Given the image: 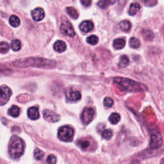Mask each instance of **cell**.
<instances>
[{"label": "cell", "mask_w": 164, "mask_h": 164, "mask_svg": "<svg viewBox=\"0 0 164 164\" xmlns=\"http://www.w3.org/2000/svg\"><path fill=\"white\" fill-rule=\"evenodd\" d=\"M99 41V39L96 35H91L87 38V42L91 45H96Z\"/></svg>", "instance_id": "f1b7e54d"}, {"label": "cell", "mask_w": 164, "mask_h": 164, "mask_svg": "<svg viewBox=\"0 0 164 164\" xmlns=\"http://www.w3.org/2000/svg\"><path fill=\"white\" fill-rule=\"evenodd\" d=\"M53 48L57 52L62 53L66 49V45H65V43L62 40H57L54 44Z\"/></svg>", "instance_id": "5bb4252c"}, {"label": "cell", "mask_w": 164, "mask_h": 164, "mask_svg": "<svg viewBox=\"0 0 164 164\" xmlns=\"http://www.w3.org/2000/svg\"><path fill=\"white\" fill-rule=\"evenodd\" d=\"M43 117L46 121L50 123H56L60 120V115L51 110H45L43 111Z\"/></svg>", "instance_id": "ba28073f"}, {"label": "cell", "mask_w": 164, "mask_h": 164, "mask_svg": "<svg viewBox=\"0 0 164 164\" xmlns=\"http://www.w3.org/2000/svg\"><path fill=\"white\" fill-rule=\"evenodd\" d=\"M47 162L49 164H55L57 162V158L54 155H49L47 158Z\"/></svg>", "instance_id": "d6a6232c"}, {"label": "cell", "mask_w": 164, "mask_h": 164, "mask_svg": "<svg viewBox=\"0 0 164 164\" xmlns=\"http://www.w3.org/2000/svg\"><path fill=\"white\" fill-rule=\"evenodd\" d=\"M114 3V2H113L112 0H100V1L97 2V5L101 8L105 9L110 5L113 4Z\"/></svg>", "instance_id": "44dd1931"}, {"label": "cell", "mask_w": 164, "mask_h": 164, "mask_svg": "<svg viewBox=\"0 0 164 164\" xmlns=\"http://www.w3.org/2000/svg\"><path fill=\"white\" fill-rule=\"evenodd\" d=\"M94 28V24L91 21H83L80 25V29L81 31L88 33L91 31Z\"/></svg>", "instance_id": "7c38bea8"}, {"label": "cell", "mask_w": 164, "mask_h": 164, "mask_svg": "<svg viewBox=\"0 0 164 164\" xmlns=\"http://www.w3.org/2000/svg\"><path fill=\"white\" fill-rule=\"evenodd\" d=\"M74 135V129L68 126L61 127L58 132L59 138L64 142H70L72 140Z\"/></svg>", "instance_id": "277c9868"}, {"label": "cell", "mask_w": 164, "mask_h": 164, "mask_svg": "<svg viewBox=\"0 0 164 164\" xmlns=\"http://www.w3.org/2000/svg\"><path fill=\"white\" fill-rule=\"evenodd\" d=\"M141 34L143 35V38L146 40H151L154 38V34L152 31L149 30H143L141 32Z\"/></svg>", "instance_id": "e0dca14e"}, {"label": "cell", "mask_w": 164, "mask_h": 164, "mask_svg": "<svg viewBox=\"0 0 164 164\" xmlns=\"http://www.w3.org/2000/svg\"><path fill=\"white\" fill-rule=\"evenodd\" d=\"M60 30L62 34L65 35H68L71 37H73L75 35L73 27L68 20H65L62 22Z\"/></svg>", "instance_id": "8992f818"}, {"label": "cell", "mask_w": 164, "mask_h": 164, "mask_svg": "<svg viewBox=\"0 0 164 164\" xmlns=\"http://www.w3.org/2000/svg\"><path fill=\"white\" fill-rule=\"evenodd\" d=\"M112 135H113V133L112 132V130L110 129H105L101 134L102 137L105 140H110L112 138Z\"/></svg>", "instance_id": "4316f807"}, {"label": "cell", "mask_w": 164, "mask_h": 164, "mask_svg": "<svg viewBox=\"0 0 164 164\" xmlns=\"http://www.w3.org/2000/svg\"><path fill=\"white\" fill-rule=\"evenodd\" d=\"M15 66L17 68H26L34 66L40 68H53L56 65V62L53 60H49L41 58H28L24 60H19L14 63Z\"/></svg>", "instance_id": "6da1fadb"}, {"label": "cell", "mask_w": 164, "mask_h": 164, "mask_svg": "<svg viewBox=\"0 0 164 164\" xmlns=\"http://www.w3.org/2000/svg\"><path fill=\"white\" fill-rule=\"evenodd\" d=\"M78 145L79 146L83 149H85L87 148H88L90 146V142L89 140H78Z\"/></svg>", "instance_id": "f546056e"}, {"label": "cell", "mask_w": 164, "mask_h": 164, "mask_svg": "<svg viewBox=\"0 0 164 164\" xmlns=\"http://www.w3.org/2000/svg\"><path fill=\"white\" fill-rule=\"evenodd\" d=\"M94 110L91 107H86L81 116L82 121L83 124H89L94 118Z\"/></svg>", "instance_id": "52a82bcc"}, {"label": "cell", "mask_w": 164, "mask_h": 164, "mask_svg": "<svg viewBox=\"0 0 164 164\" xmlns=\"http://www.w3.org/2000/svg\"><path fill=\"white\" fill-rule=\"evenodd\" d=\"M67 98L71 101H78L80 100L81 94L78 91H74L72 89L68 90L66 92Z\"/></svg>", "instance_id": "8fae6325"}, {"label": "cell", "mask_w": 164, "mask_h": 164, "mask_svg": "<svg viewBox=\"0 0 164 164\" xmlns=\"http://www.w3.org/2000/svg\"><path fill=\"white\" fill-rule=\"evenodd\" d=\"M126 41L123 39H117L113 42V46L115 49H122L124 48Z\"/></svg>", "instance_id": "9a60e30c"}, {"label": "cell", "mask_w": 164, "mask_h": 164, "mask_svg": "<svg viewBox=\"0 0 164 164\" xmlns=\"http://www.w3.org/2000/svg\"><path fill=\"white\" fill-rule=\"evenodd\" d=\"M129 63V59L126 55H122L120 57L119 66V68H125Z\"/></svg>", "instance_id": "d4e9b609"}, {"label": "cell", "mask_w": 164, "mask_h": 164, "mask_svg": "<svg viewBox=\"0 0 164 164\" xmlns=\"http://www.w3.org/2000/svg\"><path fill=\"white\" fill-rule=\"evenodd\" d=\"M120 119H121V116L117 113H112L109 117V121L113 124H117L119 122Z\"/></svg>", "instance_id": "603a6c76"}, {"label": "cell", "mask_w": 164, "mask_h": 164, "mask_svg": "<svg viewBox=\"0 0 164 164\" xmlns=\"http://www.w3.org/2000/svg\"><path fill=\"white\" fill-rule=\"evenodd\" d=\"M150 139V148L152 149H157L161 147L163 144L162 137L159 131H152Z\"/></svg>", "instance_id": "5b68a950"}, {"label": "cell", "mask_w": 164, "mask_h": 164, "mask_svg": "<svg viewBox=\"0 0 164 164\" xmlns=\"http://www.w3.org/2000/svg\"><path fill=\"white\" fill-rule=\"evenodd\" d=\"M103 104L105 105V107L106 108H110L112 107L113 104H114V100L112 99V98L107 97L106 98H105L104 101H103Z\"/></svg>", "instance_id": "4dcf8cb0"}, {"label": "cell", "mask_w": 164, "mask_h": 164, "mask_svg": "<svg viewBox=\"0 0 164 164\" xmlns=\"http://www.w3.org/2000/svg\"><path fill=\"white\" fill-rule=\"evenodd\" d=\"M92 3V0H81V3L85 7H89Z\"/></svg>", "instance_id": "836d02e7"}, {"label": "cell", "mask_w": 164, "mask_h": 164, "mask_svg": "<svg viewBox=\"0 0 164 164\" xmlns=\"http://www.w3.org/2000/svg\"><path fill=\"white\" fill-rule=\"evenodd\" d=\"M140 6L138 3H134L131 4L129 9V14L130 16H134L137 14V12L140 10Z\"/></svg>", "instance_id": "ac0fdd59"}, {"label": "cell", "mask_w": 164, "mask_h": 164, "mask_svg": "<svg viewBox=\"0 0 164 164\" xmlns=\"http://www.w3.org/2000/svg\"><path fill=\"white\" fill-rule=\"evenodd\" d=\"M24 149L25 145L23 140L16 135L11 137L8 145V152L11 157L14 159L19 158L23 155Z\"/></svg>", "instance_id": "3957f363"}, {"label": "cell", "mask_w": 164, "mask_h": 164, "mask_svg": "<svg viewBox=\"0 0 164 164\" xmlns=\"http://www.w3.org/2000/svg\"><path fill=\"white\" fill-rule=\"evenodd\" d=\"M28 115L31 120H37L39 117V112L38 108L35 106L30 108L28 110Z\"/></svg>", "instance_id": "4fadbf2b"}, {"label": "cell", "mask_w": 164, "mask_h": 164, "mask_svg": "<svg viewBox=\"0 0 164 164\" xmlns=\"http://www.w3.org/2000/svg\"><path fill=\"white\" fill-rule=\"evenodd\" d=\"M141 1H143V2L145 3L146 5H155L156 3H154V1L157 2V0H141Z\"/></svg>", "instance_id": "e575fe53"}, {"label": "cell", "mask_w": 164, "mask_h": 164, "mask_svg": "<svg viewBox=\"0 0 164 164\" xmlns=\"http://www.w3.org/2000/svg\"><path fill=\"white\" fill-rule=\"evenodd\" d=\"M66 11H67V13L73 18L74 19H78V17H79V14L78 12H77V10H76L74 7H69L66 8Z\"/></svg>", "instance_id": "ffe728a7"}, {"label": "cell", "mask_w": 164, "mask_h": 164, "mask_svg": "<svg viewBox=\"0 0 164 164\" xmlns=\"http://www.w3.org/2000/svg\"><path fill=\"white\" fill-rule=\"evenodd\" d=\"M9 23H10V25L12 26H13V27H17L20 25V19H19V18L17 16H16L15 15H13V16H12L10 17Z\"/></svg>", "instance_id": "7402d4cb"}, {"label": "cell", "mask_w": 164, "mask_h": 164, "mask_svg": "<svg viewBox=\"0 0 164 164\" xmlns=\"http://www.w3.org/2000/svg\"><path fill=\"white\" fill-rule=\"evenodd\" d=\"M8 114L14 117H17L19 116L20 113V108L16 105H13L8 110Z\"/></svg>", "instance_id": "d6986e66"}, {"label": "cell", "mask_w": 164, "mask_h": 164, "mask_svg": "<svg viewBox=\"0 0 164 164\" xmlns=\"http://www.w3.org/2000/svg\"><path fill=\"white\" fill-rule=\"evenodd\" d=\"M10 48V46L6 42H0V53H6L8 51Z\"/></svg>", "instance_id": "83f0119b"}, {"label": "cell", "mask_w": 164, "mask_h": 164, "mask_svg": "<svg viewBox=\"0 0 164 164\" xmlns=\"http://www.w3.org/2000/svg\"><path fill=\"white\" fill-rule=\"evenodd\" d=\"M129 46H130L131 48H135V49L138 48L140 47V42L139 41L138 39H137L135 37L131 38L129 39Z\"/></svg>", "instance_id": "cb8c5ba5"}, {"label": "cell", "mask_w": 164, "mask_h": 164, "mask_svg": "<svg viewBox=\"0 0 164 164\" xmlns=\"http://www.w3.org/2000/svg\"><path fill=\"white\" fill-rule=\"evenodd\" d=\"M12 95V91L7 86H2L0 87V97L1 99L7 102L10 97Z\"/></svg>", "instance_id": "9c48e42d"}, {"label": "cell", "mask_w": 164, "mask_h": 164, "mask_svg": "<svg viewBox=\"0 0 164 164\" xmlns=\"http://www.w3.org/2000/svg\"><path fill=\"white\" fill-rule=\"evenodd\" d=\"M45 11L41 8H37L31 12L33 19L36 21H42L45 17Z\"/></svg>", "instance_id": "30bf717a"}, {"label": "cell", "mask_w": 164, "mask_h": 164, "mask_svg": "<svg viewBox=\"0 0 164 164\" xmlns=\"http://www.w3.org/2000/svg\"><path fill=\"white\" fill-rule=\"evenodd\" d=\"M113 80L114 82L124 91L135 92L144 91L143 85L131 79L123 77H115Z\"/></svg>", "instance_id": "7a4b0ae2"}, {"label": "cell", "mask_w": 164, "mask_h": 164, "mask_svg": "<svg viewBox=\"0 0 164 164\" xmlns=\"http://www.w3.org/2000/svg\"><path fill=\"white\" fill-rule=\"evenodd\" d=\"M34 157L37 160H40L44 157V152L39 149H36L34 151Z\"/></svg>", "instance_id": "1f68e13d"}, {"label": "cell", "mask_w": 164, "mask_h": 164, "mask_svg": "<svg viewBox=\"0 0 164 164\" xmlns=\"http://www.w3.org/2000/svg\"><path fill=\"white\" fill-rule=\"evenodd\" d=\"M119 26L120 29H121L122 31L127 32L129 31V30L131 29V27H132V24H131V23L129 21L124 20V21L120 22Z\"/></svg>", "instance_id": "2e32d148"}, {"label": "cell", "mask_w": 164, "mask_h": 164, "mask_svg": "<svg viewBox=\"0 0 164 164\" xmlns=\"http://www.w3.org/2000/svg\"><path fill=\"white\" fill-rule=\"evenodd\" d=\"M11 48L14 51H17L20 50L21 45V42L17 40V39H14L12 42H11V45H10Z\"/></svg>", "instance_id": "484cf974"}]
</instances>
